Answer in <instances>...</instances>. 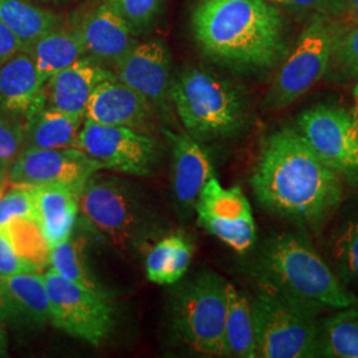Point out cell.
Segmentation results:
<instances>
[{
    "label": "cell",
    "instance_id": "7402d4cb",
    "mask_svg": "<svg viewBox=\"0 0 358 358\" xmlns=\"http://www.w3.org/2000/svg\"><path fill=\"white\" fill-rule=\"evenodd\" d=\"M27 52L45 83L87 55L78 29L63 31L57 27L35 41Z\"/></svg>",
    "mask_w": 358,
    "mask_h": 358
},
{
    "label": "cell",
    "instance_id": "8992f818",
    "mask_svg": "<svg viewBox=\"0 0 358 358\" xmlns=\"http://www.w3.org/2000/svg\"><path fill=\"white\" fill-rule=\"evenodd\" d=\"M227 285L217 273L203 272L185 285L177 299V332L201 355L224 356Z\"/></svg>",
    "mask_w": 358,
    "mask_h": 358
},
{
    "label": "cell",
    "instance_id": "30bf717a",
    "mask_svg": "<svg viewBox=\"0 0 358 358\" xmlns=\"http://www.w3.org/2000/svg\"><path fill=\"white\" fill-rule=\"evenodd\" d=\"M80 210L122 251L133 247L143 230L141 208L133 194L112 179L90 177L80 194Z\"/></svg>",
    "mask_w": 358,
    "mask_h": 358
},
{
    "label": "cell",
    "instance_id": "d590c367",
    "mask_svg": "<svg viewBox=\"0 0 358 358\" xmlns=\"http://www.w3.org/2000/svg\"><path fill=\"white\" fill-rule=\"evenodd\" d=\"M273 6H282L294 10H313L328 11L336 7H341L344 0H267Z\"/></svg>",
    "mask_w": 358,
    "mask_h": 358
},
{
    "label": "cell",
    "instance_id": "74e56055",
    "mask_svg": "<svg viewBox=\"0 0 358 358\" xmlns=\"http://www.w3.org/2000/svg\"><path fill=\"white\" fill-rule=\"evenodd\" d=\"M346 15L350 20L355 22V26L358 24V0H344Z\"/></svg>",
    "mask_w": 358,
    "mask_h": 358
},
{
    "label": "cell",
    "instance_id": "e575fe53",
    "mask_svg": "<svg viewBox=\"0 0 358 358\" xmlns=\"http://www.w3.org/2000/svg\"><path fill=\"white\" fill-rule=\"evenodd\" d=\"M38 271L40 268L36 264L28 262L16 254L6 232L0 229V279L17 275V273L38 272Z\"/></svg>",
    "mask_w": 358,
    "mask_h": 358
},
{
    "label": "cell",
    "instance_id": "603a6c76",
    "mask_svg": "<svg viewBox=\"0 0 358 358\" xmlns=\"http://www.w3.org/2000/svg\"><path fill=\"white\" fill-rule=\"evenodd\" d=\"M28 120L26 148L78 149L81 118L53 108H41Z\"/></svg>",
    "mask_w": 358,
    "mask_h": 358
},
{
    "label": "cell",
    "instance_id": "f546056e",
    "mask_svg": "<svg viewBox=\"0 0 358 358\" xmlns=\"http://www.w3.org/2000/svg\"><path fill=\"white\" fill-rule=\"evenodd\" d=\"M50 266L52 271L66 280L81 284L99 292H105L90 273L84 243L80 238L71 235L63 243L52 247Z\"/></svg>",
    "mask_w": 358,
    "mask_h": 358
},
{
    "label": "cell",
    "instance_id": "836d02e7",
    "mask_svg": "<svg viewBox=\"0 0 358 358\" xmlns=\"http://www.w3.org/2000/svg\"><path fill=\"white\" fill-rule=\"evenodd\" d=\"M133 31H140L153 23L161 11L164 0H108Z\"/></svg>",
    "mask_w": 358,
    "mask_h": 358
},
{
    "label": "cell",
    "instance_id": "2e32d148",
    "mask_svg": "<svg viewBox=\"0 0 358 358\" xmlns=\"http://www.w3.org/2000/svg\"><path fill=\"white\" fill-rule=\"evenodd\" d=\"M152 115V103L117 77L105 80L93 90L85 118L103 125L143 127Z\"/></svg>",
    "mask_w": 358,
    "mask_h": 358
},
{
    "label": "cell",
    "instance_id": "4316f807",
    "mask_svg": "<svg viewBox=\"0 0 358 358\" xmlns=\"http://www.w3.org/2000/svg\"><path fill=\"white\" fill-rule=\"evenodd\" d=\"M319 357L358 358V304L338 309L321 322Z\"/></svg>",
    "mask_w": 358,
    "mask_h": 358
},
{
    "label": "cell",
    "instance_id": "d6a6232c",
    "mask_svg": "<svg viewBox=\"0 0 358 358\" xmlns=\"http://www.w3.org/2000/svg\"><path fill=\"white\" fill-rule=\"evenodd\" d=\"M26 148V129L13 115L0 112V166L10 169Z\"/></svg>",
    "mask_w": 358,
    "mask_h": 358
},
{
    "label": "cell",
    "instance_id": "ab89813d",
    "mask_svg": "<svg viewBox=\"0 0 358 358\" xmlns=\"http://www.w3.org/2000/svg\"><path fill=\"white\" fill-rule=\"evenodd\" d=\"M8 185V169L0 166V187Z\"/></svg>",
    "mask_w": 358,
    "mask_h": 358
},
{
    "label": "cell",
    "instance_id": "5bb4252c",
    "mask_svg": "<svg viewBox=\"0 0 358 358\" xmlns=\"http://www.w3.org/2000/svg\"><path fill=\"white\" fill-rule=\"evenodd\" d=\"M115 65V77L152 106L164 103L170 96V55L162 40L136 43Z\"/></svg>",
    "mask_w": 358,
    "mask_h": 358
},
{
    "label": "cell",
    "instance_id": "ac0fdd59",
    "mask_svg": "<svg viewBox=\"0 0 358 358\" xmlns=\"http://www.w3.org/2000/svg\"><path fill=\"white\" fill-rule=\"evenodd\" d=\"M113 77L109 71L84 56L47 81L45 100L48 99L50 108L83 118L93 90Z\"/></svg>",
    "mask_w": 358,
    "mask_h": 358
},
{
    "label": "cell",
    "instance_id": "8fae6325",
    "mask_svg": "<svg viewBox=\"0 0 358 358\" xmlns=\"http://www.w3.org/2000/svg\"><path fill=\"white\" fill-rule=\"evenodd\" d=\"M78 149L99 166L131 176H148L157 161V142L128 127L103 125L87 120Z\"/></svg>",
    "mask_w": 358,
    "mask_h": 358
},
{
    "label": "cell",
    "instance_id": "44dd1931",
    "mask_svg": "<svg viewBox=\"0 0 358 358\" xmlns=\"http://www.w3.org/2000/svg\"><path fill=\"white\" fill-rule=\"evenodd\" d=\"M80 194L75 187L63 185L34 189L36 220L51 248L72 235L80 210Z\"/></svg>",
    "mask_w": 358,
    "mask_h": 358
},
{
    "label": "cell",
    "instance_id": "4fadbf2b",
    "mask_svg": "<svg viewBox=\"0 0 358 358\" xmlns=\"http://www.w3.org/2000/svg\"><path fill=\"white\" fill-rule=\"evenodd\" d=\"M99 170L101 167L76 148H24L8 169V183L34 189L63 185L83 192L88 179Z\"/></svg>",
    "mask_w": 358,
    "mask_h": 358
},
{
    "label": "cell",
    "instance_id": "83f0119b",
    "mask_svg": "<svg viewBox=\"0 0 358 358\" xmlns=\"http://www.w3.org/2000/svg\"><path fill=\"white\" fill-rule=\"evenodd\" d=\"M332 269L348 289L358 292V210L346 217L331 241Z\"/></svg>",
    "mask_w": 358,
    "mask_h": 358
},
{
    "label": "cell",
    "instance_id": "7a4b0ae2",
    "mask_svg": "<svg viewBox=\"0 0 358 358\" xmlns=\"http://www.w3.org/2000/svg\"><path fill=\"white\" fill-rule=\"evenodd\" d=\"M192 26L202 51L232 68L271 69L287 53L282 15L267 0H196Z\"/></svg>",
    "mask_w": 358,
    "mask_h": 358
},
{
    "label": "cell",
    "instance_id": "3957f363",
    "mask_svg": "<svg viewBox=\"0 0 358 358\" xmlns=\"http://www.w3.org/2000/svg\"><path fill=\"white\" fill-rule=\"evenodd\" d=\"M257 273L263 289L315 315L358 304L356 294L300 234L284 232L268 239L259 256Z\"/></svg>",
    "mask_w": 358,
    "mask_h": 358
},
{
    "label": "cell",
    "instance_id": "7c38bea8",
    "mask_svg": "<svg viewBox=\"0 0 358 358\" xmlns=\"http://www.w3.org/2000/svg\"><path fill=\"white\" fill-rule=\"evenodd\" d=\"M195 208L201 227L236 252H245L255 243V219L241 187L226 189L213 177L199 194Z\"/></svg>",
    "mask_w": 358,
    "mask_h": 358
},
{
    "label": "cell",
    "instance_id": "52a82bcc",
    "mask_svg": "<svg viewBox=\"0 0 358 358\" xmlns=\"http://www.w3.org/2000/svg\"><path fill=\"white\" fill-rule=\"evenodd\" d=\"M43 278L52 324L92 345H100L113 322V308L106 292L66 280L52 269Z\"/></svg>",
    "mask_w": 358,
    "mask_h": 358
},
{
    "label": "cell",
    "instance_id": "6da1fadb",
    "mask_svg": "<svg viewBox=\"0 0 358 358\" xmlns=\"http://www.w3.org/2000/svg\"><path fill=\"white\" fill-rule=\"evenodd\" d=\"M251 185L267 211L310 230L321 229L343 202V178L291 128L264 140Z\"/></svg>",
    "mask_w": 358,
    "mask_h": 358
},
{
    "label": "cell",
    "instance_id": "8d00e7d4",
    "mask_svg": "<svg viewBox=\"0 0 358 358\" xmlns=\"http://www.w3.org/2000/svg\"><path fill=\"white\" fill-rule=\"evenodd\" d=\"M22 51H26L22 41L0 22V66Z\"/></svg>",
    "mask_w": 358,
    "mask_h": 358
},
{
    "label": "cell",
    "instance_id": "ba28073f",
    "mask_svg": "<svg viewBox=\"0 0 358 358\" xmlns=\"http://www.w3.org/2000/svg\"><path fill=\"white\" fill-rule=\"evenodd\" d=\"M336 32L322 15H316L297 40L276 76L267 105L282 109L299 100L328 72Z\"/></svg>",
    "mask_w": 358,
    "mask_h": 358
},
{
    "label": "cell",
    "instance_id": "484cf974",
    "mask_svg": "<svg viewBox=\"0 0 358 358\" xmlns=\"http://www.w3.org/2000/svg\"><path fill=\"white\" fill-rule=\"evenodd\" d=\"M0 22L28 50L35 41L59 26V17L24 0H0Z\"/></svg>",
    "mask_w": 358,
    "mask_h": 358
},
{
    "label": "cell",
    "instance_id": "f35d334b",
    "mask_svg": "<svg viewBox=\"0 0 358 358\" xmlns=\"http://www.w3.org/2000/svg\"><path fill=\"white\" fill-rule=\"evenodd\" d=\"M7 355V338L3 329V321L0 320V357Z\"/></svg>",
    "mask_w": 358,
    "mask_h": 358
},
{
    "label": "cell",
    "instance_id": "9a60e30c",
    "mask_svg": "<svg viewBox=\"0 0 358 358\" xmlns=\"http://www.w3.org/2000/svg\"><path fill=\"white\" fill-rule=\"evenodd\" d=\"M0 320L13 328H41L51 321L48 294L38 272L0 279Z\"/></svg>",
    "mask_w": 358,
    "mask_h": 358
},
{
    "label": "cell",
    "instance_id": "277c9868",
    "mask_svg": "<svg viewBox=\"0 0 358 358\" xmlns=\"http://www.w3.org/2000/svg\"><path fill=\"white\" fill-rule=\"evenodd\" d=\"M170 97L192 138L217 140L239 133L247 121L241 92L202 69H186L170 85Z\"/></svg>",
    "mask_w": 358,
    "mask_h": 358
},
{
    "label": "cell",
    "instance_id": "d4e9b609",
    "mask_svg": "<svg viewBox=\"0 0 358 358\" xmlns=\"http://www.w3.org/2000/svg\"><path fill=\"white\" fill-rule=\"evenodd\" d=\"M194 245L183 235H171L154 245L146 256V273L150 282L173 284L186 273L192 263Z\"/></svg>",
    "mask_w": 358,
    "mask_h": 358
},
{
    "label": "cell",
    "instance_id": "d6986e66",
    "mask_svg": "<svg viewBox=\"0 0 358 358\" xmlns=\"http://www.w3.org/2000/svg\"><path fill=\"white\" fill-rule=\"evenodd\" d=\"M78 32L87 53L105 62L115 63L136 44L133 29L109 1L92 11L83 20Z\"/></svg>",
    "mask_w": 358,
    "mask_h": 358
},
{
    "label": "cell",
    "instance_id": "4dcf8cb0",
    "mask_svg": "<svg viewBox=\"0 0 358 358\" xmlns=\"http://www.w3.org/2000/svg\"><path fill=\"white\" fill-rule=\"evenodd\" d=\"M329 68L338 78H358V24L334 36Z\"/></svg>",
    "mask_w": 358,
    "mask_h": 358
},
{
    "label": "cell",
    "instance_id": "cb8c5ba5",
    "mask_svg": "<svg viewBox=\"0 0 358 358\" xmlns=\"http://www.w3.org/2000/svg\"><path fill=\"white\" fill-rule=\"evenodd\" d=\"M224 356L256 357L255 325L251 301L232 284L227 285Z\"/></svg>",
    "mask_w": 358,
    "mask_h": 358
},
{
    "label": "cell",
    "instance_id": "5b68a950",
    "mask_svg": "<svg viewBox=\"0 0 358 358\" xmlns=\"http://www.w3.org/2000/svg\"><path fill=\"white\" fill-rule=\"evenodd\" d=\"M256 357H319L316 315L263 289L251 301Z\"/></svg>",
    "mask_w": 358,
    "mask_h": 358
},
{
    "label": "cell",
    "instance_id": "f1b7e54d",
    "mask_svg": "<svg viewBox=\"0 0 358 358\" xmlns=\"http://www.w3.org/2000/svg\"><path fill=\"white\" fill-rule=\"evenodd\" d=\"M1 230L13 244L16 254L38 268L50 266L51 245L35 217H19L11 219Z\"/></svg>",
    "mask_w": 358,
    "mask_h": 358
},
{
    "label": "cell",
    "instance_id": "e0dca14e",
    "mask_svg": "<svg viewBox=\"0 0 358 358\" xmlns=\"http://www.w3.org/2000/svg\"><path fill=\"white\" fill-rule=\"evenodd\" d=\"M45 84L31 55L19 52L0 66V108L10 115L31 118L44 106Z\"/></svg>",
    "mask_w": 358,
    "mask_h": 358
},
{
    "label": "cell",
    "instance_id": "ffe728a7",
    "mask_svg": "<svg viewBox=\"0 0 358 358\" xmlns=\"http://www.w3.org/2000/svg\"><path fill=\"white\" fill-rule=\"evenodd\" d=\"M173 142V183L179 203L192 208L206 183L214 177L210 157L190 134H170Z\"/></svg>",
    "mask_w": 358,
    "mask_h": 358
},
{
    "label": "cell",
    "instance_id": "1f68e13d",
    "mask_svg": "<svg viewBox=\"0 0 358 358\" xmlns=\"http://www.w3.org/2000/svg\"><path fill=\"white\" fill-rule=\"evenodd\" d=\"M19 217L36 219L34 187L13 186L11 189L6 187L0 194V229Z\"/></svg>",
    "mask_w": 358,
    "mask_h": 358
},
{
    "label": "cell",
    "instance_id": "60d3db41",
    "mask_svg": "<svg viewBox=\"0 0 358 358\" xmlns=\"http://www.w3.org/2000/svg\"><path fill=\"white\" fill-rule=\"evenodd\" d=\"M353 100H355V110L353 112L358 115V84L353 90Z\"/></svg>",
    "mask_w": 358,
    "mask_h": 358
},
{
    "label": "cell",
    "instance_id": "b9f144b4",
    "mask_svg": "<svg viewBox=\"0 0 358 358\" xmlns=\"http://www.w3.org/2000/svg\"><path fill=\"white\" fill-rule=\"evenodd\" d=\"M6 187H7V186H4V187H0V194H1V192H4V189H6Z\"/></svg>",
    "mask_w": 358,
    "mask_h": 358
},
{
    "label": "cell",
    "instance_id": "9c48e42d",
    "mask_svg": "<svg viewBox=\"0 0 358 358\" xmlns=\"http://www.w3.org/2000/svg\"><path fill=\"white\" fill-rule=\"evenodd\" d=\"M297 130L343 180L358 186L357 113L319 105L300 115Z\"/></svg>",
    "mask_w": 358,
    "mask_h": 358
}]
</instances>
